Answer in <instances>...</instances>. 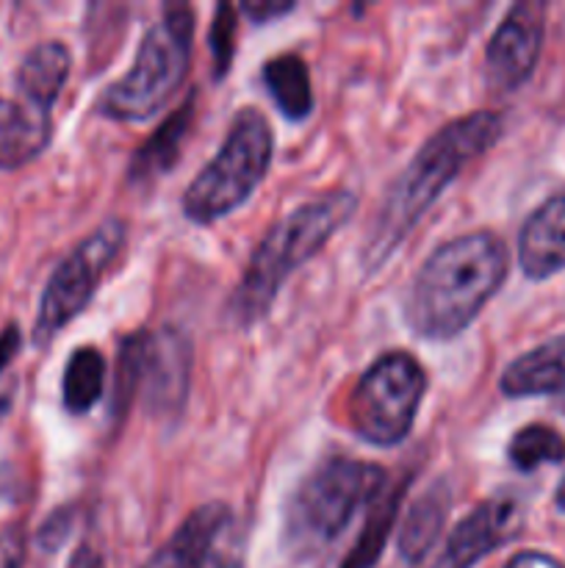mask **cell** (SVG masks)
Listing matches in <instances>:
<instances>
[{
    "label": "cell",
    "instance_id": "cell-1",
    "mask_svg": "<svg viewBox=\"0 0 565 568\" xmlns=\"http://www.w3.org/2000/svg\"><path fill=\"white\" fill-rule=\"evenodd\" d=\"M504 120L496 111H471L446 122L413 153L402 172L393 178L382 197L369 236L363 244V266L380 270L410 236L421 216L438 203L460 172L485 155L502 139Z\"/></svg>",
    "mask_w": 565,
    "mask_h": 568
},
{
    "label": "cell",
    "instance_id": "cell-2",
    "mask_svg": "<svg viewBox=\"0 0 565 568\" xmlns=\"http://www.w3.org/2000/svg\"><path fill=\"white\" fill-rule=\"evenodd\" d=\"M507 272V244L493 231L449 239L415 272L404 297V325L424 342H452L496 297Z\"/></svg>",
    "mask_w": 565,
    "mask_h": 568
},
{
    "label": "cell",
    "instance_id": "cell-3",
    "mask_svg": "<svg viewBox=\"0 0 565 568\" xmlns=\"http://www.w3.org/2000/svg\"><path fill=\"white\" fill-rule=\"evenodd\" d=\"M358 214V197L349 189H336L310 203L297 205L277 220L255 244L242 281L227 303V314L238 327H253L275 305L288 277L308 264L352 216Z\"/></svg>",
    "mask_w": 565,
    "mask_h": 568
},
{
    "label": "cell",
    "instance_id": "cell-4",
    "mask_svg": "<svg viewBox=\"0 0 565 568\" xmlns=\"http://www.w3.org/2000/svg\"><path fill=\"white\" fill-rule=\"evenodd\" d=\"M388 475L374 464L330 455L302 477L297 491L286 505V544L299 555H314L321 547L336 541L355 514L369 508L382 488Z\"/></svg>",
    "mask_w": 565,
    "mask_h": 568
},
{
    "label": "cell",
    "instance_id": "cell-5",
    "mask_svg": "<svg viewBox=\"0 0 565 568\" xmlns=\"http://www.w3.org/2000/svg\"><path fill=\"white\" fill-rule=\"evenodd\" d=\"M192 6H166L164 14L144 31L131 70L105 89L100 111L116 122H144L166 109L192 67Z\"/></svg>",
    "mask_w": 565,
    "mask_h": 568
},
{
    "label": "cell",
    "instance_id": "cell-6",
    "mask_svg": "<svg viewBox=\"0 0 565 568\" xmlns=\"http://www.w3.org/2000/svg\"><path fill=\"white\" fill-rule=\"evenodd\" d=\"M271 159H275V131L266 114L247 105L233 116L225 142L214 159L183 192V216L192 225H214L230 216L266 181Z\"/></svg>",
    "mask_w": 565,
    "mask_h": 568
},
{
    "label": "cell",
    "instance_id": "cell-7",
    "mask_svg": "<svg viewBox=\"0 0 565 568\" xmlns=\"http://www.w3.org/2000/svg\"><path fill=\"white\" fill-rule=\"evenodd\" d=\"M192 388V347L181 331H138L122 338L116 353L114 416L136 399L150 414L175 416Z\"/></svg>",
    "mask_w": 565,
    "mask_h": 568
},
{
    "label": "cell",
    "instance_id": "cell-8",
    "mask_svg": "<svg viewBox=\"0 0 565 568\" xmlns=\"http://www.w3.org/2000/svg\"><path fill=\"white\" fill-rule=\"evenodd\" d=\"M427 394V372L410 353H386L349 394V427L371 447H399L413 433Z\"/></svg>",
    "mask_w": 565,
    "mask_h": 568
},
{
    "label": "cell",
    "instance_id": "cell-9",
    "mask_svg": "<svg viewBox=\"0 0 565 568\" xmlns=\"http://www.w3.org/2000/svg\"><path fill=\"white\" fill-rule=\"evenodd\" d=\"M125 239L127 231L120 220H105L61 258L39 300L31 333L33 347L53 344V338L89 308L109 266L120 258Z\"/></svg>",
    "mask_w": 565,
    "mask_h": 568
},
{
    "label": "cell",
    "instance_id": "cell-10",
    "mask_svg": "<svg viewBox=\"0 0 565 568\" xmlns=\"http://www.w3.org/2000/svg\"><path fill=\"white\" fill-rule=\"evenodd\" d=\"M546 37V6L515 3L485 48V83L493 92H515L535 72Z\"/></svg>",
    "mask_w": 565,
    "mask_h": 568
},
{
    "label": "cell",
    "instance_id": "cell-11",
    "mask_svg": "<svg viewBox=\"0 0 565 568\" xmlns=\"http://www.w3.org/2000/svg\"><path fill=\"white\" fill-rule=\"evenodd\" d=\"M521 527H524V514L513 497L499 494L485 499L454 525L432 568H474L487 555L518 538Z\"/></svg>",
    "mask_w": 565,
    "mask_h": 568
},
{
    "label": "cell",
    "instance_id": "cell-12",
    "mask_svg": "<svg viewBox=\"0 0 565 568\" xmlns=\"http://www.w3.org/2000/svg\"><path fill=\"white\" fill-rule=\"evenodd\" d=\"M518 266L530 281L565 272V194L546 200L526 216L518 233Z\"/></svg>",
    "mask_w": 565,
    "mask_h": 568
},
{
    "label": "cell",
    "instance_id": "cell-13",
    "mask_svg": "<svg viewBox=\"0 0 565 568\" xmlns=\"http://www.w3.org/2000/svg\"><path fill=\"white\" fill-rule=\"evenodd\" d=\"M53 125L50 114L0 98V172L22 170L48 150Z\"/></svg>",
    "mask_w": 565,
    "mask_h": 568
},
{
    "label": "cell",
    "instance_id": "cell-14",
    "mask_svg": "<svg viewBox=\"0 0 565 568\" xmlns=\"http://www.w3.org/2000/svg\"><path fill=\"white\" fill-rule=\"evenodd\" d=\"M499 388L510 399L552 397L565 388V336L515 358L499 377Z\"/></svg>",
    "mask_w": 565,
    "mask_h": 568
},
{
    "label": "cell",
    "instance_id": "cell-15",
    "mask_svg": "<svg viewBox=\"0 0 565 568\" xmlns=\"http://www.w3.org/2000/svg\"><path fill=\"white\" fill-rule=\"evenodd\" d=\"M230 519L233 510L225 503L199 505L183 519V525L172 532L170 541L150 558L144 568H197L205 549L214 544V538L225 530Z\"/></svg>",
    "mask_w": 565,
    "mask_h": 568
},
{
    "label": "cell",
    "instance_id": "cell-16",
    "mask_svg": "<svg viewBox=\"0 0 565 568\" xmlns=\"http://www.w3.org/2000/svg\"><path fill=\"white\" fill-rule=\"evenodd\" d=\"M194 114H197V94H188L158 128L153 136L133 153L131 166H127V178L133 183H147L170 172L177 164L186 144L188 131H192Z\"/></svg>",
    "mask_w": 565,
    "mask_h": 568
},
{
    "label": "cell",
    "instance_id": "cell-17",
    "mask_svg": "<svg viewBox=\"0 0 565 568\" xmlns=\"http://www.w3.org/2000/svg\"><path fill=\"white\" fill-rule=\"evenodd\" d=\"M72 72V53L64 42H39L25 53L17 70V87L28 105L37 111L50 114L59 94L64 92L66 81Z\"/></svg>",
    "mask_w": 565,
    "mask_h": 568
},
{
    "label": "cell",
    "instance_id": "cell-18",
    "mask_svg": "<svg viewBox=\"0 0 565 568\" xmlns=\"http://www.w3.org/2000/svg\"><path fill=\"white\" fill-rule=\"evenodd\" d=\"M449 508H452V494H449L446 483H435L410 505L397 536V552L404 564L419 566L435 549L443 525H446Z\"/></svg>",
    "mask_w": 565,
    "mask_h": 568
},
{
    "label": "cell",
    "instance_id": "cell-19",
    "mask_svg": "<svg viewBox=\"0 0 565 568\" xmlns=\"http://www.w3.org/2000/svg\"><path fill=\"white\" fill-rule=\"evenodd\" d=\"M264 87L286 120L302 122L314 111V83H310V70L302 55H271L264 64Z\"/></svg>",
    "mask_w": 565,
    "mask_h": 568
},
{
    "label": "cell",
    "instance_id": "cell-20",
    "mask_svg": "<svg viewBox=\"0 0 565 568\" xmlns=\"http://www.w3.org/2000/svg\"><path fill=\"white\" fill-rule=\"evenodd\" d=\"M105 355L97 347H75L66 358L64 377H61V403L72 416H83L103 399L105 394Z\"/></svg>",
    "mask_w": 565,
    "mask_h": 568
},
{
    "label": "cell",
    "instance_id": "cell-21",
    "mask_svg": "<svg viewBox=\"0 0 565 568\" xmlns=\"http://www.w3.org/2000/svg\"><path fill=\"white\" fill-rule=\"evenodd\" d=\"M404 499V486H386L380 491V497L369 505V516L363 521V530H360L358 541H355L352 552L343 560L341 568H374L380 564L382 552L388 547V538H391L393 525L399 519V510H402Z\"/></svg>",
    "mask_w": 565,
    "mask_h": 568
},
{
    "label": "cell",
    "instance_id": "cell-22",
    "mask_svg": "<svg viewBox=\"0 0 565 568\" xmlns=\"http://www.w3.org/2000/svg\"><path fill=\"white\" fill-rule=\"evenodd\" d=\"M507 460L526 475L546 464H563L565 438L548 425H526L510 438Z\"/></svg>",
    "mask_w": 565,
    "mask_h": 568
},
{
    "label": "cell",
    "instance_id": "cell-23",
    "mask_svg": "<svg viewBox=\"0 0 565 568\" xmlns=\"http://www.w3.org/2000/svg\"><path fill=\"white\" fill-rule=\"evenodd\" d=\"M236 31H238V17L230 3H222L214 11V22H210L208 44H210V59H214V78H222L230 72L233 59H236Z\"/></svg>",
    "mask_w": 565,
    "mask_h": 568
},
{
    "label": "cell",
    "instance_id": "cell-24",
    "mask_svg": "<svg viewBox=\"0 0 565 568\" xmlns=\"http://www.w3.org/2000/svg\"><path fill=\"white\" fill-rule=\"evenodd\" d=\"M197 568H244V538L236 519L227 521L225 530L205 549Z\"/></svg>",
    "mask_w": 565,
    "mask_h": 568
},
{
    "label": "cell",
    "instance_id": "cell-25",
    "mask_svg": "<svg viewBox=\"0 0 565 568\" xmlns=\"http://www.w3.org/2000/svg\"><path fill=\"white\" fill-rule=\"evenodd\" d=\"M25 564V538L20 530L0 532V568H22Z\"/></svg>",
    "mask_w": 565,
    "mask_h": 568
},
{
    "label": "cell",
    "instance_id": "cell-26",
    "mask_svg": "<svg viewBox=\"0 0 565 568\" xmlns=\"http://www.w3.org/2000/svg\"><path fill=\"white\" fill-rule=\"evenodd\" d=\"M294 11V3H280V0H255V3H242V14H247L253 22H269L275 17Z\"/></svg>",
    "mask_w": 565,
    "mask_h": 568
},
{
    "label": "cell",
    "instance_id": "cell-27",
    "mask_svg": "<svg viewBox=\"0 0 565 568\" xmlns=\"http://www.w3.org/2000/svg\"><path fill=\"white\" fill-rule=\"evenodd\" d=\"M504 568H565L557 558L546 552H535V549H526V552L513 555Z\"/></svg>",
    "mask_w": 565,
    "mask_h": 568
},
{
    "label": "cell",
    "instance_id": "cell-28",
    "mask_svg": "<svg viewBox=\"0 0 565 568\" xmlns=\"http://www.w3.org/2000/svg\"><path fill=\"white\" fill-rule=\"evenodd\" d=\"M20 327L9 325L3 333H0V375L6 372V366L14 361V355L20 353Z\"/></svg>",
    "mask_w": 565,
    "mask_h": 568
},
{
    "label": "cell",
    "instance_id": "cell-29",
    "mask_svg": "<svg viewBox=\"0 0 565 568\" xmlns=\"http://www.w3.org/2000/svg\"><path fill=\"white\" fill-rule=\"evenodd\" d=\"M66 568H105L103 558H100L97 549H92L89 544H83V547L75 549V555L70 558V566Z\"/></svg>",
    "mask_w": 565,
    "mask_h": 568
},
{
    "label": "cell",
    "instance_id": "cell-30",
    "mask_svg": "<svg viewBox=\"0 0 565 568\" xmlns=\"http://www.w3.org/2000/svg\"><path fill=\"white\" fill-rule=\"evenodd\" d=\"M554 503H557V508L563 510V514H565V477H563V480H559V486H557V497H554Z\"/></svg>",
    "mask_w": 565,
    "mask_h": 568
},
{
    "label": "cell",
    "instance_id": "cell-31",
    "mask_svg": "<svg viewBox=\"0 0 565 568\" xmlns=\"http://www.w3.org/2000/svg\"><path fill=\"white\" fill-rule=\"evenodd\" d=\"M11 408V394H0V416L9 414Z\"/></svg>",
    "mask_w": 565,
    "mask_h": 568
},
{
    "label": "cell",
    "instance_id": "cell-32",
    "mask_svg": "<svg viewBox=\"0 0 565 568\" xmlns=\"http://www.w3.org/2000/svg\"><path fill=\"white\" fill-rule=\"evenodd\" d=\"M559 410H563V414H565V388H563V392H559Z\"/></svg>",
    "mask_w": 565,
    "mask_h": 568
}]
</instances>
